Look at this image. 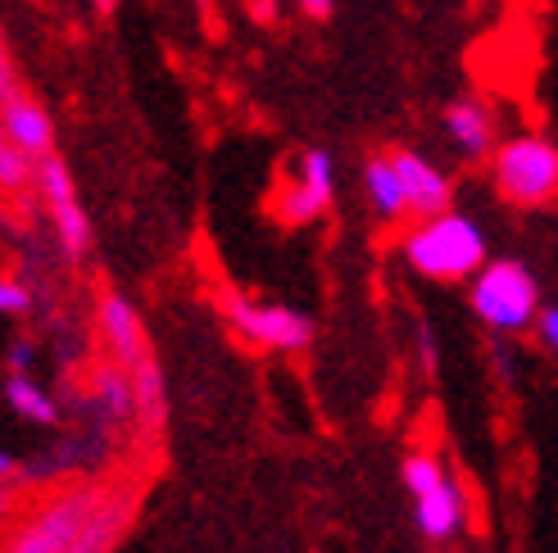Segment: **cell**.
Here are the masks:
<instances>
[{
	"label": "cell",
	"instance_id": "obj_20",
	"mask_svg": "<svg viewBox=\"0 0 558 553\" xmlns=\"http://www.w3.org/2000/svg\"><path fill=\"white\" fill-rule=\"evenodd\" d=\"M413 341H417V368H423L427 377H436V368H440V354H436V336H432V327H427V322H417Z\"/></svg>",
	"mask_w": 558,
	"mask_h": 553
},
{
	"label": "cell",
	"instance_id": "obj_3",
	"mask_svg": "<svg viewBox=\"0 0 558 553\" xmlns=\"http://www.w3.org/2000/svg\"><path fill=\"white\" fill-rule=\"evenodd\" d=\"M495 191L518 209H536L558 196V146L549 136H513L495 150Z\"/></svg>",
	"mask_w": 558,
	"mask_h": 553
},
{
	"label": "cell",
	"instance_id": "obj_8",
	"mask_svg": "<svg viewBox=\"0 0 558 553\" xmlns=\"http://www.w3.org/2000/svg\"><path fill=\"white\" fill-rule=\"evenodd\" d=\"M331 200H337V163H331L327 150H304L295 182L282 191V200H277V213H282V223L300 228V223L323 218L331 209Z\"/></svg>",
	"mask_w": 558,
	"mask_h": 553
},
{
	"label": "cell",
	"instance_id": "obj_4",
	"mask_svg": "<svg viewBox=\"0 0 558 553\" xmlns=\"http://www.w3.org/2000/svg\"><path fill=\"white\" fill-rule=\"evenodd\" d=\"M404 477V490L413 500V517H417V531L427 540H454L463 531V494H459V481L445 472V463L427 450H413L400 467Z\"/></svg>",
	"mask_w": 558,
	"mask_h": 553
},
{
	"label": "cell",
	"instance_id": "obj_12",
	"mask_svg": "<svg viewBox=\"0 0 558 553\" xmlns=\"http://www.w3.org/2000/svg\"><path fill=\"white\" fill-rule=\"evenodd\" d=\"M445 136L459 146L463 159H486L495 155V119H490V109L482 100H454L450 109H445Z\"/></svg>",
	"mask_w": 558,
	"mask_h": 553
},
{
	"label": "cell",
	"instance_id": "obj_17",
	"mask_svg": "<svg viewBox=\"0 0 558 553\" xmlns=\"http://www.w3.org/2000/svg\"><path fill=\"white\" fill-rule=\"evenodd\" d=\"M5 404L19 413L23 422H37V427H54V422H60V408H54L50 391H41V385L27 377V372H10L5 377Z\"/></svg>",
	"mask_w": 558,
	"mask_h": 553
},
{
	"label": "cell",
	"instance_id": "obj_15",
	"mask_svg": "<svg viewBox=\"0 0 558 553\" xmlns=\"http://www.w3.org/2000/svg\"><path fill=\"white\" fill-rule=\"evenodd\" d=\"M364 191H368L373 213L386 218V223H396V218L409 213V191H404V177L390 155H373L364 163Z\"/></svg>",
	"mask_w": 558,
	"mask_h": 553
},
{
	"label": "cell",
	"instance_id": "obj_10",
	"mask_svg": "<svg viewBox=\"0 0 558 553\" xmlns=\"http://www.w3.org/2000/svg\"><path fill=\"white\" fill-rule=\"evenodd\" d=\"M390 159H396V169H400V177H404L409 213H413V218H436V213L450 209L454 186H450V177H445L432 159L413 155V150H390Z\"/></svg>",
	"mask_w": 558,
	"mask_h": 553
},
{
	"label": "cell",
	"instance_id": "obj_11",
	"mask_svg": "<svg viewBox=\"0 0 558 553\" xmlns=\"http://www.w3.org/2000/svg\"><path fill=\"white\" fill-rule=\"evenodd\" d=\"M0 127H5V142H14L33 159H46L54 150V123H50L46 109L27 96H14V100L0 105Z\"/></svg>",
	"mask_w": 558,
	"mask_h": 553
},
{
	"label": "cell",
	"instance_id": "obj_6",
	"mask_svg": "<svg viewBox=\"0 0 558 553\" xmlns=\"http://www.w3.org/2000/svg\"><path fill=\"white\" fill-rule=\"evenodd\" d=\"M222 314H228L236 336H245L250 345H264V349L295 354V349H310V341H314V322L295 309H282V304H255V299L228 291L222 295Z\"/></svg>",
	"mask_w": 558,
	"mask_h": 553
},
{
	"label": "cell",
	"instance_id": "obj_24",
	"mask_svg": "<svg viewBox=\"0 0 558 553\" xmlns=\"http://www.w3.org/2000/svg\"><path fill=\"white\" fill-rule=\"evenodd\" d=\"M92 5H96V14H114V10L123 5V0H92Z\"/></svg>",
	"mask_w": 558,
	"mask_h": 553
},
{
	"label": "cell",
	"instance_id": "obj_21",
	"mask_svg": "<svg viewBox=\"0 0 558 553\" xmlns=\"http://www.w3.org/2000/svg\"><path fill=\"white\" fill-rule=\"evenodd\" d=\"M536 331H541V341L549 354H558V304H549V309H541L536 318Z\"/></svg>",
	"mask_w": 558,
	"mask_h": 553
},
{
	"label": "cell",
	"instance_id": "obj_13",
	"mask_svg": "<svg viewBox=\"0 0 558 553\" xmlns=\"http://www.w3.org/2000/svg\"><path fill=\"white\" fill-rule=\"evenodd\" d=\"M132 391H136V431L146 440H159L163 422H169V385H163V368L155 354L132 368Z\"/></svg>",
	"mask_w": 558,
	"mask_h": 553
},
{
	"label": "cell",
	"instance_id": "obj_14",
	"mask_svg": "<svg viewBox=\"0 0 558 553\" xmlns=\"http://www.w3.org/2000/svg\"><path fill=\"white\" fill-rule=\"evenodd\" d=\"M128 527H132V494H105L92 521L77 531V540L64 553H109L123 540Z\"/></svg>",
	"mask_w": 558,
	"mask_h": 553
},
{
	"label": "cell",
	"instance_id": "obj_23",
	"mask_svg": "<svg viewBox=\"0 0 558 553\" xmlns=\"http://www.w3.org/2000/svg\"><path fill=\"white\" fill-rule=\"evenodd\" d=\"M295 5L310 14V19H327L331 14V5H337V0H295Z\"/></svg>",
	"mask_w": 558,
	"mask_h": 553
},
{
	"label": "cell",
	"instance_id": "obj_1",
	"mask_svg": "<svg viewBox=\"0 0 558 553\" xmlns=\"http://www.w3.org/2000/svg\"><path fill=\"white\" fill-rule=\"evenodd\" d=\"M404 263L432 282H463L486 268V236L468 213L454 209L417 218V228L404 236Z\"/></svg>",
	"mask_w": 558,
	"mask_h": 553
},
{
	"label": "cell",
	"instance_id": "obj_16",
	"mask_svg": "<svg viewBox=\"0 0 558 553\" xmlns=\"http://www.w3.org/2000/svg\"><path fill=\"white\" fill-rule=\"evenodd\" d=\"M92 404L109 422H136V391L123 364H100L92 372Z\"/></svg>",
	"mask_w": 558,
	"mask_h": 553
},
{
	"label": "cell",
	"instance_id": "obj_5",
	"mask_svg": "<svg viewBox=\"0 0 558 553\" xmlns=\"http://www.w3.org/2000/svg\"><path fill=\"white\" fill-rule=\"evenodd\" d=\"M100 500H105V490H96V486H73V490L50 494L33 517L19 521L5 553H64L77 540V531L92 521Z\"/></svg>",
	"mask_w": 558,
	"mask_h": 553
},
{
	"label": "cell",
	"instance_id": "obj_7",
	"mask_svg": "<svg viewBox=\"0 0 558 553\" xmlns=\"http://www.w3.org/2000/svg\"><path fill=\"white\" fill-rule=\"evenodd\" d=\"M37 186L46 196L50 223H54V236H60V245H64V255L82 259L87 255V245H92V223H87V213H82V205H77V186H73L69 169L54 155L37 159Z\"/></svg>",
	"mask_w": 558,
	"mask_h": 553
},
{
	"label": "cell",
	"instance_id": "obj_22",
	"mask_svg": "<svg viewBox=\"0 0 558 553\" xmlns=\"http://www.w3.org/2000/svg\"><path fill=\"white\" fill-rule=\"evenodd\" d=\"M27 364H33V345H27V341L10 345V368H14V372H27Z\"/></svg>",
	"mask_w": 558,
	"mask_h": 553
},
{
	"label": "cell",
	"instance_id": "obj_18",
	"mask_svg": "<svg viewBox=\"0 0 558 553\" xmlns=\"http://www.w3.org/2000/svg\"><path fill=\"white\" fill-rule=\"evenodd\" d=\"M27 177H37V159L23 155L14 142H5L0 146V186L19 191V186H27Z\"/></svg>",
	"mask_w": 558,
	"mask_h": 553
},
{
	"label": "cell",
	"instance_id": "obj_2",
	"mask_svg": "<svg viewBox=\"0 0 558 553\" xmlns=\"http://www.w3.org/2000/svg\"><path fill=\"white\" fill-rule=\"evenodd\" d=\"M472 314H477L490 331L513 336L541 318V286L518 259H490L477 276H472Z\"/></svg>",
	"mask_w": 558,
	"mask_h": 553
},
{
	"label": "cell",
	"instance_id": "obj_9",
	"mask_svg": "<svg viewBox=\"0 0 558 553\" xmlns=\"http://www.w3.org/2000/svg\"><path fill=\"white\" fill-rule=\"evenodd\" d=\"M96 322H100V336L109 345V358L123 364L128 372L150 358V341H146V327L136 318V309L123 299V295H100V309H96Z\"/></svg>",
	"mask_w": 558,
	"mask_h": 553
},
{
	"label": "cell",
	"instance_id": "obj_19",
	"mask_svg": "<svg viewBox=\"0 0 558 553\" xmlns=\"http://www.w3.org/2000/svg\"><path fill=\"white\" fill-rule=\"evenodd\" d=\"M27 309H33V295H27V286L19 282V276H0V314L23 318Z\"/></svg>",
	"mask_w": 558,
	"mask_h": 553
}]
</instances>
